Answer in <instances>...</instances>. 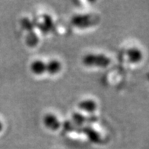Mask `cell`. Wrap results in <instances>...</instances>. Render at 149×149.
<instances>
[{"mask_svg":"<svg viewBox=\"0 0 149 149\" xmlns=\"http://www.w3.org/2000/svg\"><path fill=\"white\" fill-rule=\"evenodd\" d=\"M82 63L88 67L106 68L111 63V59L103 53H88L83 57Z\"/></svg>","mask_w":149,"mask_h":149,"instance_id":"cell-1","label":"cell"},{"mask_svg":"<svg viewBox=\"0 0 149 149\" xmlns=\"http://www.w3.org/2000/svg\"><path fill=\"white\" fill-rule=\"evenodd\" d=\"M99 22V18L94 15H77L72 19V22L75 27L79 28H89Z\"/></svg>","mask_w":149,"mask_h":149,"instance_id":"cell-2","label":"cell"},{"mask_svg":"<svg viewBox=\"0 0 149 149\" xmlns=\"http://www.w3.org/2000/svg\"><path fill=\"white\" fill-rule=\"evenodd\" d=\"M43 123L47 129L51 131H56L61 127V122L55 114L49 113L43 117Z\"/></svg>","mask_w":149,"mask_h":149,"instance_id":"cell-3","label":"cell"},{"mask_svg":"<svg viewBox=\"0 0 149 149\" xmlns=\"http://www.w3.org/2000/svg\"><path fill=\"white\" fill-rule=\"evenodd\" d=\"M78 107L81 111H84L88 113H93L96 111L97 104L96 101L92 99H84V100H81L78 104Z\"/></svg>","mask_w":149,"mask_h":149,"instance_id":"cell-4","label":"cell"},{"mask_svg":"<svg viewBox=\"0 0 149 149\" xmlns=\"http://www.w3.org/2000/svg\"><path fill=\"white\" fill-rule=\"evenodd\" d=\"M126 56L129 62L133 64L140 63L143 58V54L141 49L137 47H131L126 51Z\"/></svg>","mask_w":149,"mask_h":149,"instance_id":"cell-5","label":"cell"},{"mask_svg":"<svg viewBox=\"0 0 149 149\" xmlns=\"http://www.w3.org/2000/svg\"><path fill=\"white\" fill-rule=\"evenodd\" d=\"M30 70L35 75H42L46 72V63L40 59H36L31 63Z\"/></svg>","mask_w":149,"mask_h":149,"instance_id":"cell-6","label":"cell"},{"mask_svg":"<svg viewBox=\"0 0 149 149\" xmlns=\"http://www.w3.org/2000/svg\"><path fill=\"white\" fill-rule=\"evenodd\" d=\"M62 70V63L57 59H51L46 63V72L49 74H56Z\"/></svg>","mask_w":149,"mask_h":149,"instance_id":"cell-7","label":"cell"},{"mask_svg":"<svg viewBox=\"0 0 149 149\" xmlns=\"http://www.w3.org/2000/svg\"><path fill=\"white\" fill-rule=\"evenodd\" d=\"M53 26V22L51 17L48 15H44L43 16V22L39 25V28H40L43 33H48L49 31H50Z\"/></svg>","mask_w":149,"mask_h":149,"instance_id":"cell-8","label":"cell"},{"mask_svg":"<svg viewBox=\"0 0 149 149\" xmlns=\"http://www.w3.org/2000/svg\"><path fill=\"white\" fill-rule=\"evenodd\" d=\"M25 41L27 45L29 46V47H35L39 43V37L37 35V33L33 32V31H30L28 32V35L26 37Z\"/></svg>","mask_w":149,"mask_h":149,"instance_id":"cell-9","label":"cell"},{"mask_svg":"<svg viewBox=\"0 0 149 149\" xmlns=\"http://www.w3.org/2000/svg\"><path fill=\"white\" fill-rule=\"evenodd\" d=\"M88 118L83 114H81L79 113H74L72 114V120L77 126H81L86 122Z\"/></svg>","mask_w":149,"mask_h":149,"instance_id":"cell-10","label":"cell"},{"mask_svg":"<svg viewBox=\"0 0 149 149\" xmlns=\"http://www.w3.org/2000/svg\"><path fill=\"white\" fill-rule=\"evenodd\" d=\"M21 24H22V28H23L24 29L27 30L28 32L33 31V24L30 19H28V18H23V19L21 21Z\"/></svg>","mask_w":149,"mask_h":149,"instance_id":"cell-11","label":"cell"},{"mask_svg":"<svg viewBox=\"0 0 149 149\" xmlns=\"http://www.w3.org/2000/svg\"><path fill=\"white\" fill-rule=\"evenodd\" d=\"M2 130H3V124H2V121L0 120V132L2 131Z\"/></svg>","mask_w":149,"mask_h":149,"instance_id":"cell-12","label":"cell"}]
</instances>
